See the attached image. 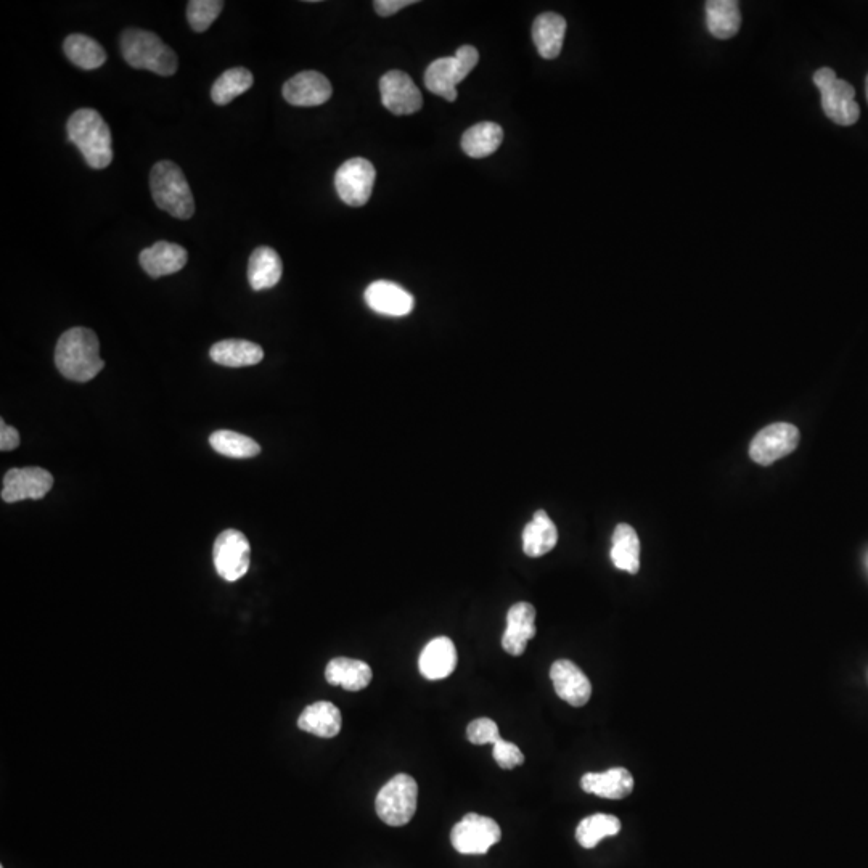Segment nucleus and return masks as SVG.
Wrapping results in <instances>:
<instances>
[{"label": "nucleus", "mask_w": 868, "mask_h": 868, "mask_svg": "<svg viewBox=\"0 0 868 868\" xmlns=\"http://www.w3.org/2000/svg\"><path fill=\"white\" fill-rule=\"evenodd\" d=\"M222 9H224V2L221 0H190L187 5V20L193 31L205 33L206 29L221 15Z\"/></svg>", "instance_id": "34"}, {"label": "nucleus", "mask_w": 868, "mask_h": 868, "mask_svg": "<svg viewBox=\"0 0 868 868\" xmlns=\"http://www.w3.org/2000/svg\"><path fill=\"white\" fill-rule=\"evenodd\" d=\"M54 486V476L39 467L12 468L4 476L2 499L9 504L20 500H39L49 494Z\"/></svg>", "instance_id": "11"}, {"label": "nucleus", "mask_w": 868, "mask_h": 868, "mask_svg": "<svg viewBox=\"0 0 868 868\" xmlns=\"http://www.w3.org/2000/svg\"><path fill=\"white\" fill-rule=\"evenodd\" d=\"M502 838L499 823L491 817L480 814H467L451 832V843L455 851L465 856L486 854Z\"/></svg>", "instance_id": "7"}, {"label": "nucleus", "mask_w": 868, "mask_h": 868, "mask_svg": "<svg viewBox=\"0 0 868 868\" xmlns=\"http://www.w3.org/2000/svg\"><path fill=\"white\" fill-rule=\"evenodd\" d=\"M558 542L557 526L544 510H537L523 531V550L528 557H542Z\"/></svg>", "instance_id": "25"}, {"label": "nucleus", "mask_w": 868, "mask_h": 868, "mask_svg": "<svg viewBox=\"0 0 868 868\" xmlns=\"http://www.w3.org/2000/svg\"><path fill=\"white\" fill-rule=\"evenodd\" d=\"M68 139L79 148L86 163L105 169L113 161L111 132L105 119L92 108H81L68 119Z\"/></svg>", "instance_id": "2"}, {"label": "nucleus", "mask_w": 868, "mask_h": 868, "mask_svg": "<svg viewBox=\"0 0 868 868\" xmlns=\"http://www.w3.org/2000/svg\"><path fill=\"white\" fill-rule=\"evenodd\" d=\"M865 91H867V100H868V76H867V81H865Z\"/></svg>", "instance_id": "40"}, {"label": "nucleus", "mask_w": 868, "mask_h": 868, "mask_svg": "<svg viewBox=\"0 0 868 868\" xmlns=\"http://www.w3.org/2000/svg\"><path fill=\"white\" fill-rule=\"evenodd\" d=\"M706 25L717 39H730L742 26V13L735 0H709L706 2Z\"/></svg>", "instance_id": "27"}, {"label": "nucleus", "mask_w": 868, "mask_h": 868, "mask_svg": "<svg viewBox=\"0 0 868 868\" xmlns=\"http://www.w3.org/2000/svg\"><path fill=\"white\" fill-rule=\"evenodd\" d=\"M492 754L497 766L505 770H512L515 767L525 764V754L515 745V743L507 742L504 738H500L499 742L492 745Z\"/></svg>", "instance_id": "36"}, {"label": "nucleus", "mask_w": 868, "mask_h": 868, "mask_svg": "<svg viewBox=\"0 0 868 868\" xmlns=\"http://www.w3.org/2000/svg\"><path fill=\"white\" fill-rule=\"evenodd\" d=\"M253 74L246 68H230L216 79L211 89V99L216 105H227L238 95L245 94L253 87Z\"/></svg>", "instance_id": "32"}, {"label": "nucleus", "mask_w": 868, "mask_h": 868, "mask_svg": "<svg viewBox=\"0 0 868 868\" xmlns=\"http://www.w3.org/2000/svg\"><path fill=\"white\" fill-rule=\"evenodd\" d=\"M418 785L414 778L399 774L378 791L375 809L381 822L389 827H402L417 811Z\"/></svg>", "instance_id": "5"}, {"label": "nucleus", "mask_w": 868, "mask_h": 868, "mask_svg": "<svg viewBox=\"0 0 868 868\" xmlns=\"http://www.w3.org/2000/svg\"><path fill=\"white\" fill-rule=\"evenodd\" d=\"M455 62L459 66L460 79L467 78L475 66L480 62V52L473 46H462L455 52Z\"/></svg>", "instance_id": "37"}, {"label": "nucleus", "mask_w": 868, "mask_h": 868, "mask_svg": "<svg viewBox=\"0 0 868 868\" xmlns=\"http://www.w3.org/2000/svg\"><path fill=\"white\" fill-rule=\"evenodd\" d=\"M565 34L566 20L558 13H542L534 20L533 41L537 52L545 60H553L560 55Z\"/></svg>", "instance_id": "23"}, {"label": "nucleus", "mask_w": 868, "mask_h": 868, "mask_svg": "<svg viewBox=\"0 0 868 868\" xmlns=\"http://www.w3.org/2000/svg\"><path fill=\"white\" fill-rule=\"evenodd\" d=\"M814 84L819 87L822 95V108L825 115L833 123L840 126H852L860 116L859 103L856 102V91L849 82L836 76L830 68H820L815 71Z\"/></svg>", "instance_id": "6"}, {"label": "nucleus", "mask_w": 868, "mask_h": 868, "mask_svg": "<svg viewBox=\"0 0 868 868\" xmlns=\"http://www.w3.org/2000/svg\"><path fill=\"white\" fill-rule=\"evenodd\" d=\"M381 102L393 115H414L422 110L423 97L417 84L404 71L393 70L380 79Z\"/></svg>", "instance_id": "12"}, {"label": "nucleus", "mask_w": 868, "mask_h": 868, "mask_svg": "<svg viewBox=\"0 0 868 868\" xmlns=\"http://www.w3.org/2000/svg\"><path fill=\"white\" fill-rule=\"evenodd\" d=\"M332 94V84L317 71H301L283 86V99L295 107H319Z\"/></svg>", "instance_id": "14"}, {"label": "nucleus", "mask_w": 868, "mask_h": 868, "mask_svg": "<svg viewBox=\"0 0 868 868\" xmlns=\"http://www.w3.org/2000/svg\"><path fill=\"white\" fill-rule=\"evenodd\" d=\"M343 717L340 709L330 701H317L304 709L298 719V727L303 732L320 738H333L341 732Z\"/></svg>", "instance_id": "21"}, {"label": "nucleus", "mask_w": 868, "mask_h": 868, "mask_svg": "<svg viewBox=\"0 0 868 868\" xmlns=\"http://www.w3.org/2000/svg\"><path fill=\"white\" fill-rule=\"evenodd\" d=\"M369 664L353 658H335L327 664L325 679L328 684L343 687L348 692H361L372 682Z\"/></svg>", "instance_id": "20"}, {"label": "nucleus", "mask_w": 868, "mask_h": 868, "mask_svg": "<svg viewBox=\"0 0 868 868\" xmlns=\"http://www.w3.org/2000/svg\"><path fill=\"white\" fill-rule=\"evenodd\" d=\"M209 444L214 451L230 459H251L261 452V446L254 439L229 430H219L211 434Z\"/></svg>", "instance_id": "33"}, {"label": "nucleus", "mask_w": 868, "mask_h": 868, "mask_svg": "<svg viewBox=\"0 0 868 868\" xmlns=\"http://www.w3.org/2000/svg\"><path fill=\"white\" fill-rule=\"evenodd\" d=\"M0 868H4V867H0Z\"/></svg>", "instance_id": "41"}, {"label": "nucleus", "mask_w": 868, "mask_h": 868, "mask_svg": "<svg viewBox=\"0 0 868 868\" xmlns=\"http://www.w3.org/2000/svg\"><path fill=\"white\" fill-rule=\"evenodd\" d=\"M375 177L377 171L369 160L353 158L346 161L336 171L335 187L338 197L354 208L364 206L372 197Z\"/></svg>", "instance_id": "9"}, {"label": "nucleus", "mask_w": 868, "mask_h": 868, "mask_svg": "<svg viewBox=\"0 0 868 868\" xmlns=\"http://www.w3.org/2000/svg\"><path fill=\"white\" fill-rule=\"evenodd\" d=\"M282 259L269 246H259L251 253L248 282L254 291L271 290L282 279Z\"/></svg>", "instance_id": "22"}, {"label": "nucleus", "mask_w": 868, "mask_h": 868, "mask_svg": "<svg viewBox=\"0 0 868 868\" xmlns=\"http://www.w3.org/2000/svg\"><path fill=\"white\" fill-rule=\"evenodd\" d=\"M55 365L63 377L87 383L105 367L99 338L91 328L74 327L63 333L55 348Z\"/></svg>", "instance_id": "1"}, {"label": "nucleus", "mask_w": 868, "mask_h": 868, "mask_svg": "<svg viewBox=\"0 0 868 868\" xmlns=\"http://www.w3.org/2000/svg\"><path fill=\"white\" fill-rule=\"evenodd\" d=\"M150 189L156 206L177 219H190L195 201L184 172L172 161H160L150 174Z\"/></svg>", "instance_id": "4"}, {"label": "nucleus", "mask_w": 868, "mask_h": 868, "mask_svg": "<svg viewBox=\"0 0 868 868\" xmlns=\"http://www.w3.org/2000/svg\"><path fill=\"white\" fill-rule=\"evenodd\" d=\"M611 561L618 570L637 574L640 570V541L632 526H616L611 545Z\"/></svg>", "instance_id": "29"}, {"label": "nucleus", "mask_w": 868, "mask_h": 868, "mask_svg": "<svg viewBox=\"0 0 868 868\" xmlns=\"http://www.w3.org/2000/svg\"><path fill=\"white\" fill-rule=\"evenodd\" d=\"M553 688L561 700L574 708H581L592 697V684L579 666L570 660H558L550 668Z\"/></svg>", "instance_id": "13"}, {"label": "nucleus", "mask_w": 868, "mask_h": 868, "mask_svg": "<svg viewBox=\"0 0 868 868\" xmlns=\"http://www.w3.org/2000/svg\"><path fill=\"white\" fill-rule=\"evenodd\" d=\"M214 568L224 581L242 579L251 563V545L245 534L237 529H226L217 536L213 549Z\"/></svg>", "instance_id": "8"}, {"label": "nucleus", "mask_w": 868, "mask_h": 868, "mask_svg": "<svg viewBox=\"0 0 868 868\" xmlns=\"http://www.w3.org/2000/svg\"><path fill=\"white\" fill-rule=\"evenodd\" d=\"M467 738L473 745H494L499 742L500 730L496 722L489 717H480L475 721L470 722L467 727Z\"/></svg>", "instance_id": "35"}, {"label": "nucleus", "mask_w": 868, "mask_h": 868, "mask_svg": "<svg viewBox=\"0 0 868 868\" xmlns=\"http://www.w3.org/2000/svg\"><path fill=\"white\" fill-rule=\"evenodd\" d=\"M799 444V431L791 423H774L759 431L751 441L750 457L759 465H770L787 457Z\"/></svg>", "instance_id": "10"}, {"label": "nucleus", "mask_w": 868, "mask_h": 868, "mask_svg": "<svg viewBox=\"0 0 868 868\" xmlns=\"http://www.w3.org/2000/svg\"><path fill=\"white\" fill-rule=\"evenodd\" d=\"M121 54L136 70L152 71L160 76L176 74L177 55L152 31L126 29L121 36Z\"/></svg>", "instance_id": "3"}, {"label": "nucleus", "mask_w": 868, "mask_h": 868, "mask_svg": "<svg viewBox=\"0 0 868 868\" xmlns=\"http://www.w3.org/2000/svg\"><path fill=\"white\" fill-rule=\"evenodd\" d=\"M536 637V608L528 602H518L508 610L507 629L502 637V648L508 655L521 656L528 642Z\"/></svg>", "instance_id": "16"}, {"label": "nucleus", "mask_w": 868, "mask_h": 868, "mask_svg": "<svg viewBox=\"0 0 868 868\" xmlns=\"http://www.w3.org/2000/svg\"><path fill=\"white\" fill-rule=\"evenodd\" d=\"M63 49L68 60L84 71L97 70L107 62V54L99 42L84 34L66 37Z\"/></svg>", "instance_id": "30"}, {"label": "nucleus", "mask_w": 868, "mask_h": 868, "mask_svg": "<svg viewBox=\"0 0 868 868\" xmlns=\"http://www.w3.org/2000/svg\"><path fill=\"white\" fill-rule=\"evenodd\" d=\"M582 790L606 799H624L634 791V777L624 767H613L602 774L589 772L581 778Z\"/></svg>", "instance_id": "19"}, {"label": "nucleus", "mask_w": 868, "mask_h": 868, "mask_svg": "<svg viewBox=\"0 0 868 868\" xmlns=\"http://www.w3.org/2000/svg\"><path fill=\"white\" fill-rule=\"evenodd\" d=\"M140 266L153 279L176 274L189 261L187 250L177 243L158 242L140 253Z\"/></svg>", "instance_id": "17"}, {"label": "nucleus", "mask_w": 868, "mask_h": 868, "mask_svg": "<svg viewBox=\"0 0 868 868\" xmlns=\"http://www.w3.org/2000/svg\"><path fill=\"white\" fill-rule=\"evenodd\" d=\"M20 446V433L5 420L0 422V451L9 452Z\"/></svg>", "instance_id": "39"}, {"label": "nucleus", "mask_w": 868, "mask_h": 868, "mask_svg": "<svg viewBox=\"0 0 868 868\" xmlns=\"http://www.w3.org/2000/svg\"><path fill=\"white\" fill-rule=\"evenodd\" d=\"M504 140V129L499 124L484 121L475 124L465 131L462 136L463 152L471 158H486L499 150Z\"/></svg>", "instance_id": "28"}, {"label": "nucleus", "mask_w": 868, "mask_h": 868, "mask_svg": "<svg viewBox=\"0 0 868 868\" xmlns=\"http://www.w3.org/2000/svg\"><path fill=\"white\" fill-rule=\"evenodd\" d=\"M209 356L216 364L224 367H250L264 359V351L259 344L246 340H224L214 344Z\"/></svg>", "instance_id": "24"}, {"label": "nucleus", "mask_w": 868, "mask_h": 868, "mask_svg": "<svg viewBox=\"0 0 868 868\" xmlns=\"http://www.w3.org/2000/svg\"><path fill=\"white\" fill-rule=\"evenodd\" d=\"M414 4H417V0H377V2H373V7L380 17L386 18Z\"/></svg>", "instance_id": "38"}, {"label": "nucleus", "mask_w": 868, "mask_h": 868, "mask_svg": "<svg viewBox=\"0 0 868 868\" xmlns=\"http://www.w3.org/2000/svg\"><path fill=\"white\" fill-rule=\"evenodd\" d=\"M460 82L462 79L455 57L438 58L426 68V89L447 102H455L457 99V84Z\"/></svg>", "instance_id": "26"}, {"label": "nucleus", "mask_w": 868, "mask_h": 868, "mask_svg": "<svg viewBox=\"0 0 868 868\" xmlns=\"http://www.w3.org/2000/svg\"><path fill=\"white\" fill-rule=\"evenodd\" d=\"M365 303L372 311L388 317L409 316L414 309V296L401 285L388 280L370 283L365 290Z\"/></svg>", "instance_id": "15"}, {"label": "nucleus", "mask_w": 868, "mask_h": 868, "mask_svg": "<svg viewBox=\"0 0 868 868\" xmlns=\"http://www.w3.org/2000/svg\"><path fill=\"white\" fill-rule=\"evenodd\" d=\"M621 832V822L615 815L594 814L579 823L576 840L582 848L594 849L600 841Z\"/></svg>", "instance_id": "31"}, {"label": "nucleus", "mask_w": 868, "mask_h": 868, "mask_svg": "<svg viewBox=\"0 0 868 868\" xmlns=\"http://www.w3.org/2000/svg\"><path fill=\"white\" fill-rule=\"evenodd\" d=\"M418 668L428 680H441L451 676L457 668V650L449 637H436L423 648Z\"/></svg>", "instance_id": "18"}]
</instances>
